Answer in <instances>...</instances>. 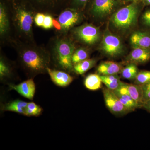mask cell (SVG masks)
<instances>
[{
  "label": "cell",
  "instance_id": "obj_14",
  "mask_svg": "<svg viewBox=\"0 0 150 150\" xmlns=\"http://www.w3.org/2000/svg\"><path fill=\"white\" fill-rule=\"evenodd\" d=\"M123 83L124 82L119 88L113 91L116 94L122 104L130 112L134 111L137 108H141L140 105L131 98L128 93Z\"/></svg>",
  "mask_w": 150,
  "mask_h": 150
},
{
  "label": "cell",
  "instance_id": "obj_12",
  "mask_svg": "<svg viewBox=\"0 0 150 150\" xmlns=\"http://www.w3.org/2000/svg\"><path fill=\"white\" fill-rule=\"evenodd\" d=\"M150 60V49L134 47L126 58V62L129 63L144 64Z\"/></svg>",
  "mask_w": 150,
  "mask_h": 150
},
{
  "label": "cell",
  "instance_id": "obj_15",
  "mask_svg": "<svg viewBox=\"0 0 150 150\" xmlns=\"http://www.w3.org/2000/svg\"><path fill=\"white\" fill-rule=\"evenodd\" d=\"M122 69L118 63L107 61L101 63L97 67V71L100 75H116L121 73Z\"/></svg>",
  "mask_w": 150,
  "mask_h": 150
},
{
  "label": "cell",
  "instance_id": "obj_28",
  "mask_svg": "<svg viewBox=\"0 0 150 150\" xmlns=\"http://www.w3.org/2000/svg\"><path fill=\"white\" fill-rule=\"evenodd\" d=\"M142 86L143 89V101L144 103L150 100V82Z\"/></svg>",
  "mask_w": 150,
  "mask_h": 150
},
{
  "label": "cell",
  "instance_id": "obj_4",
  "mask_svg": "<svg viewBox=\"0 0 150 150\" xmlns=\"http://www.w3.org/2000/svg\"><path fill=\"white\" fill-rule=\"evenodd\" d=\"M100 49L103 54L112 58L120 57L125 51V48L121 39L108 28L103 33Z\"/></svg>",
  "mask_w": 150,
  "mask_h": 150
},
{
  "label": "cell",
  "instance_id": "obj_7",
  "mask_svg": "<svg viewBox=\"0 0 150 150\" xmlns=\"http://www.w3.org/2000/svg\"><path fill=\"white\" fill-rule=\"evenodd\" d=\"M103 93L105 105L112 114L123 115L130 112L122 104L113 91L104 88L103 89Z\"/></svg>",
  "mask_w": 150,
  "mask_h": 150
},
{
  "label": "cell",
  "instance_id": "obj_31",
  "mask_svg": "<svg viewBox=\"0 0 150 150\" xmlns=\"http://www.w3.org/2000/svg\"><path fill=\"white\" fill-rule=\"evenodd\" d=\"M45 16L46 15L42 13H38L35 15L34 21H35V24L37 26L42 27Z\"/></svg>",
  "mask_w": 150,
  "mask_h": 150
},
{
  "label": "cell",
  "instance_id": "obj_19",
  "mask_svg": "<svg viewBox=\"0 0 150 150\" xmlns=\"http://www.w3.org/2000/svg\"><path fill=\"white\" fill-rule=\"evenodd\" d=\"M102 83L100 75L96 74L89 75L84 81L86 88L91 91L97 90L101 88Z\"/></svg>",
  "mask_w": 150,
  "mask_h": 150
},
{
  "label": "cell",
  "instance_id": "obj_20",
  "mask_svg": "<svg viewBox=\"0 0 150 150\" xmlns=\"http://www.w3.org/2000/svg\"><path fill=\"white\" fill-rule=\"evenodd\" d=\"M96 63L95 59H87L74 65L73 71L78 75H83L94 67Z\"/></svg>",
  "mask_w": 150,
  "mask_h": 150
},
{
  "label": "cell",
  "instance_id": "obj_30",
  "mask_svg": "<svg viewBox=\"0 0 150 150\" xmlns=\"http://www.w3.org/2000/svg\"><path fill=\"white\" fill-rule=\"evenodd\" d=\"M53 20L52 17L49 15L45 16L42 27L45 29H49L53 27Z\"/></svg>",
  "mask_w": 150,
  "mask_h": 150
},
{
  "label": "cell",
  "instance_id": "obj_18",
  "mask_svg": "<svg viewBox=\"0 0 150 150\" xmlns=\"http://www.w3.org/2000/svg\"><path fill=\"white\" fill-rule=\"evenodd\" d=\"M102 83L106 87L112 91H115L122 86L123 82L120 80L118 74L100 75Z\"/></svg>",
  "mask_w": 150,
  "mask_h": 150
},
{
  "label": "cell",
  "instance_id": "obj_27",
  "mask_svg": "<svg viewBox=\"0 0 150 150\" xmlns=\"http://www.w3.org/2000/svg\"><path fill=\"white\" fill-rule=\"evenodd\" d=\"M10 73L9 68L8 66L3 61V60H1L0 62V76L1 79L8 76Z\"/></svg>",
  "mask_w": 150,
  "mask_h": 150
},
{
  "label": "cell",
  "instance_id": "obj_24",
  "mask_svg": "<svg viewBox=\"0 0 150 150\" xmlns=\"http://www.w3.org/2000/svg\"><path fill=\"white\" fill-rule=\"evenodd\" d=\"M43 109L39 105L33 102L28 103L26 107L25 115L28 116H38L41 115Z\"/></svg>",
  "mask_w": 150,
  "mask_h": 150
},
{
  "label": "cell",
  "instance_id": "obj_21",
  "mask_svg": "<svg viewBox=\"0 0 150 150\" xmlns=\"http://www.w3.org/2000/svg\"><path fill=\"white\" fill-rule=\"evenodd\" d=\"M137 65L134 63H129L123 68L121 71L122 77L130 81L135 80L139 73Z\"/></svg>",
  "mask_w": 150,
  "mask_h": 150
},
{
  "label": "cell",
  "instance_id": "obj_6",
  "mask_svg": "<svg viewBox=\"0 0 150 150\" xmlns=\"http://www.w3.org/2000/svg\"><path fill=\"white\" fill-rule=\"evenodd\" d=\"M74 33L79 40L88 45L96 44L101 38L99 28L91 24H84L77 27Z\"/></svg>",
  "mask_w": 150,
  "mask_h": 150
},
{
  "label": "cell",
  "instance_id": "obj_2",
  "mask_svg": "<svg viewBox=\"0 0 150 150\" xmlns=\"http://www.w3.org/2000/svg\"><path fill=\"white\" fill-rule=\"evenodd\" d=\"M21 60L25 68L32 74H42L47 71L50 58L45 52L35 49L27 48L20 53Z\"/></svg>",
  "mask_w": 150,
  "mask_h": 150
},
{
  "label": "cell",
  "instance_id": "obj_13",
  "mask_svg": "<svg viewBox=\"0 0 150 150\" xmlns=\"http://www.w3.org/2000/svg\"><path fill=\"white\" fill-rule=\"evenodd\" d=\"M47 72L53 83L59 86L67 87L72 82L74 79L71 75L63 71L51 69L48 67Z\"/></svg>",
  "mask_w": 150,
  "mask_h": 150
},
{
  "label": "cell",
  "instance_id": "obj_23",
  "mask_svg": "<svg viewBox=\"0 0 150 150\" xmlns=\"http://www.w3.org/2000/svg\"><path fill=\"white\" fill-rule=\"evenodd\" d=\"M89 56L88 51L85 48H79L75 50L72 56L74 65L88 59Z\"/></svg>",
  "mask_w": 150,
  "mask_h": 150
},
{
  "label": "cell",
  "instance_id": "obj_33",
  "mask_svg": "<svg viewBox=\"0 0 150 150\" xmlns=\"http://www.w3.org/2000/svg\"><path fill=\"white\" fill-rule=\"evenodd\" d=\"M142 108H144L146 110L150 112V100L144 103Z\"/></svg>",
  "mask_w": 150,
  "mask_h": 150
},
{
  "label": "cell",
  "instance_id": "obj_17",
  "mask_svg": "<svg viewBox=\"0 0 150 150\" xmlns=\"http://www.w3.org/2000/svg\"><path fill=\"white\" fill-rule=\"evenodd\" d=\"M28 103L25 101L17 99L6 103L3 105L2 109L4 111L16 112L25 115Z\"/></svg>",
  "mask_w": 150,
  "mask_h": 150
},
{
  "label": "cell",
  "instance_id": "obj_16",
  "mask_svg": "<svg viewBox=\"0 0 150 150\" xmlns=\"http://www.w3.org/2000/svg\"><path fill=\"white\" fill-rule=\"evenodd\" d=\"M126 90L132 98L140 105L143 107L144 105L143 101V89L142 85L134 83H123Z\"/></svg>",
  "mask_w": 150,
  "mask_h": 150
},
{
  "label": "cell",
  "instance_id": "obj_10",
  "mask_svg": "<svg viewBox=\"0 0 150 150\" xmlns=\"http://www.w3.org/2000/svg\"><path fill=\"white\" fill-rule=\"evenodd\" d=\"M131 46L150 49V30L145 29L133 32L130 38Z\"/></svg>",
  "mask_w": 150,
  "mask_h": 150
},
{
  "label": "cell",
  "instance_id": "obj_5",
  "mask_svg": "<svg viewBox=\"0 0 150 150\" xmlns=\"http://www.w3.org/2000/svg\"><path fill=\"white\" fill-rule=\"evenodd\" d=\"M123 5L121 0H93L91 13L97 19H105L111 16Z\"/></svg>",
  "mask_w": 150,
  "mask_h": 150
},
{
  "label": "cell",
  "instance_id": "obj_35",
  "mask_svg": "<svg viewBox=\"0 0 150 150\" xmlns=\"http://www.w3.org/2000/svg\"><path fill=\"white\" fill-rule=\"evenodd\" d=\"M145 6H150V0H141Z\"/></svg>",
  "mask_w": 150,
  "mask_h": 150
},
{
  "label": "cell",
  "instance_id": "obj_32",
  "mask_svg": "<svg viewBox=\"0 0 150 150\" xmlns=\"http://www.w3.org/2000/svg\"><path fill=\"white\" fill-rule=\"evenodd\" d=\"M53 26H54L57 30H60L62 29V26L59 22V21L53 19Z\"/></svg>",
  "mask_w": 150,
  "mask_h": 150
},
{
  "label": "cell",
  "instance_id": "obj_29",
  "mask_svg": "<svg viewBox=\"0 0 150 150\" xmlns=\"http://www.w3.org/2000/svg\"><path fill=\"white\" fill-rule=\"evenodd\" d=\"M88 1L89 0H72V4L76 9H83Z\"/></svg>",
  "mask_w": 150,
  "mask_h": 150
},
{
  "label": "cell",
  "instance_id": "obj_3",
  "mask_svg": "<svg viewBox=\"0 0 150 150\" xmlns=\"http://www.w3.org/2000/svg\"><path fill=\"white\" fill-rule=\"evenodd\" d=\"M75 51L74 45L69 40L62 39L57 41L54 48V54L59 67L68 71L73 70L72 56Z\"/></svg>",
  "mask_w": 150,
  "mask_h": 150
},
{
  "label": "cell",
  "instance_id": "obj_8",
  "mask_svg": "<svg viewBox=\"0 0 150 150\" xmlns=\"http://www.w3.org/2000/svg\"><path fill=\"white\" fill-rule=\"evenodd\" d=\"M15 14L16 22L19 30L26 35L31 34L33 22L31 13L25 8L19 7Z\"/></svg>",
  "mask_w": 150,
  "mask_h": 150
},
{
  "label": "cell",
  "instance_id": "obj_22",
  "mask_svg": "<svg viewBox=\"0 0 150 150\" xmlns=\"http://www.w3.org/2000/svg\"><path fill=\"white\" fill-rule=\"evenodd\" d=\"M9 28V21L5 8L1 3L0 5V33L4 35L7 32Z\"/></svg>",
  "mask_w": 150,
  "mask_h": 150
},
{
  "label": "cell",
  "instance_id": "obj_1",
  "mask_svg": "<svg viewBox=\"0 0 150 150\" xmlns=\"http://www.w3.org/2000/svg\"><path fill=\"white\" fill-rule=\"evenodd\" d=\"M145 6L141 0L126 5L115 12L109 20V24L113 31L124 35L133 30Z\"/></svg>",
  "mask_w": 150,
  "mask_h": 150
},
{
  "label": "cell",
  "instance_id": "obj_36",
  "mask_svg": "<svg viewBox=\"0 0 150 150\" xmlns=\"http://www.w3.org/2000/svg\"><path fill=\"white\" fill-rule=\"evenodd\" d=\"M34 1H35L36 2L38 3H46L48 2L50 0H34Z\"/></svg>",
  "mask_w": 150,
  "mask_h": 150
},
{
  "label": "cell",
  "instance_id": "obj_34",
  "mask_svg": "<svg viewBox=\"0 0 150 150\" xmlns=\"http://www.w3.org/2000/svg\"><path fill=\"white\" fill-rule=\"evenodd\" d=\"M139 1V0H121L122 3L123 4L124 6L126 5L129 4L134 2L137 1Z\"/></svg>",
  "mask_w": 150,
  "mask_h": 150
},
{
  "label": "cell",
  "instance_id": "obj_9",
  "mask_svg": "<svg viewBox=\"0 0 150 150\" xmlns=\"http://www.w3.org/2000/svg\"><path fill=\"white\" fill-rule=\"evenodd\" d=\"M81 18L80 13L78 10L67 9L59 15L58 21L61 25L62 29L66 31L77 24L80 21Z\"/></svg>",
  "mask_w": 150,
  "mask_h": 150
},
{
  "label": "cell",
  "instance_id": "obj_25",
  "mask_svg": "<svg viewBox=\"0 0 150 150\" xmlns=\"http://www.w3.org/2000/svg\"><path fill=\"white\" fill-rule=\"evenodd\" d=\"M150 82V71H142L139 72L134 83L143 85Z\"/></svg>",
  "mask_w": 150,
  "mask_h": 150
},
{
  "label": "cell",
  "instance_id": "obj_26",
  "mask_svg": "<svg viewBox=\"0 0 150 150\" xmlns=\"http://www.w3.org/2000/svg\"><path fill=\"white\" fill-rule=\"evenodd\" d=\"M140 21L145 29L150 30V6L142 13L140 17Z\"/></svg>",
  "mask_w": 150,
  "mask_h": 150
},
{
  "label": "cell",
  "instance_id": "obj_11",
  "mask_svg": "<svg viewBox=\"0 0 150 150\" xmlns=\"http://www.w3.org/2000/svg\"><path fill=\"white\" fill-rule=\"evenodd\" d=\"M9 88L16 91L22 96L31 100L33 99L35 95V85L32 78L19 84L10 85Z\"/></svg>",
  "mask_w": 150,
  "mask_h": 150
}]
</instances>
